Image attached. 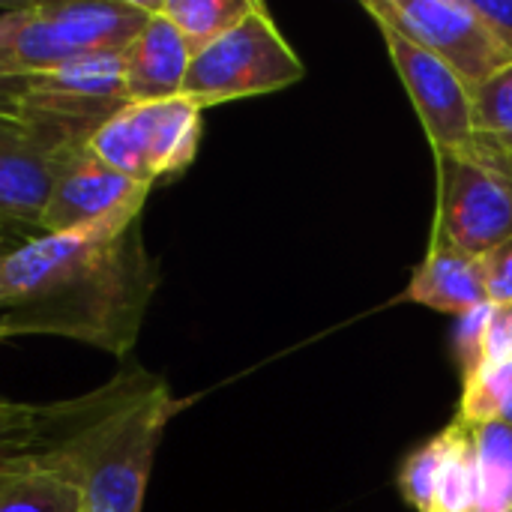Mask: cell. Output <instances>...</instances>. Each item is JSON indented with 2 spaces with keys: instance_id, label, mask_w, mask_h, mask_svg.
Wrapping results in <instances>:
<instances>
[{
  "instance_id": "cell-1",
  "label": "cell",
  "mask_w": 512,
  "mask_h": 512,
  "mask_svg": "<svg viewBox=\"0 0 512 512\" xmlns=\"http://www.w3.org/2000/svg\"><path fill=\"white\" fill-rule=\"evenodd\" d=\"M159 282L141 216L108 231L36 234L0 261V342L57 336L123 360Z\"/></svg>"
},
{
  "instance_id": "cell-2",
  "label": "cell",
  "mask_w": 512,
  "mask_h": 512,
  "mask_svg": "<svg viewBox=\"0 0 512 512\" xmlns=\"http://www.w3.org/2000/svg\"><path fill=\"white\" fill-rule=\"evenodd\" d=\"M186 408L162 375L126 363L102 387L51 405H9L0 462L51 471L84 495V512H141L156 450Z\"/></svg>"
},
{
  "instance_id": "cell-3",
  "label": "cell",
  "mask_w": 512,
  "mask_h": 512,
  "mask_svg": "<svg viewBox=\"0 0 512 512\" xmlns=\"http://www.w3.org/2000/svg\"><path fill=\"white\" fill-rule=\"evenodd\" d=\"M150 21V0H45L0 15V72L30 78L81 57L123 51Z\"/></svg>"
},
{
  "instance_id": "cell-4",
  "label": "cell",
  "mask_w": 512,
  "mask_h": 512,
  "mask_svg": "<svg viewBox=\"0 0 512 512\" xmlns=\"http://www.w3.org/2000/svg\"><path fill=\"white\" fill-rule=\"evenodd\" d=\"M126 105L123 51H114L24 78V93L18 96L12 117L48 144L81 153Z\"/></svg>"
},
{
  "instance_id": "cell-5",
  "label": "cell",
  "mask_w": 512,
  "mask_h": 512,
  "mask_svg": "<svg viewBox=\"0 0 512 512\" xmlns=\"http://www.w3.org/2000/svg\"><path fill=\"white\" fill-rule=\"evenodd\" d=\"M306 75L303 60L276 27L264 3L231 27L222 39L198 51L183 81V99L198 108L267 96L297 84Z\"/></svg>"
},
{
  "instance_id": "cell-6",
  "label": "cell",
  "mask_w": 512,
  "mask_h": 512,
  "mask_svg": "<svg viewBox=\"0 0 512 512\" xmlns=\"http://www.w3.org/2000/svg\"><path fill=\"white\" fill-rule=\"evenodd\" d=\"M204 108L177 96L126 105L90 141V150L123 177L153 189L180 177L198 156Z\"/></svg>"
},
{
  "instance_id": "cell-7",
  "label": "cell",
  "mask_w": 512,
  "mask_h": 512,
  "mask_svg": "<svg viewBox=\"0 0 512 512\" xmlns=\"http://www.w3.org/2000/svg\"><path fill=\"white\" fill-rule=\"evenodd\" d=\"M363 9L438 57L468 90L512 63L498 36L480 18L474 0H366Z\"/></svg>"
},
{
  "instance_id": "cell-8",
  "label": "cell",
  "mask_w": 512,
  "mask_h": 512,
  "mask_svg": "<svg viewBox=\"0 0 512 512\" xmlns=\"http://www.w3.org/2000/svg\"><path fill=\"white\" fill-rule=\"evenodd\" d=\"M438 216L432 243L483 258L512 237V171L435 153Z\"/></svg>"
},
{
  "instance_id": "cell-9",
  "label": "cell",
  "mask_w": 512,
  "mask_h": 512,
  "mask_svg": "<svg viewBox=\"0 0 512 512\" xmlns=\"http://www.w3.org/2000/svg\"><path fill=\"white\" fill-rule=\"evenodd\" d=\"M387 54L411 96V105L432 141L435 153H459L471 156L480 144L474 132V117H471V90L465 81L447 69L438 57L396 33L393 27L375 21Z\"/></svg>"
},
{
  "instance_id": "cell-10",
  "label": "cell",
  "mask_w": 512,
  "mask_h": 512,
  "mask_svg": "<svg viewBox=\"0 0 512 512\" xmlns=\"http://www.w3.org/2000/svg\"><path fill=\"white\" fill-rule=\"evenodd\" d=\"M150 192L153 189L108 168L87 147L63 168L39 219V234H84L123 228L144 213Z\"/></svg>"
},
{
  "instance_id": "cell-11",
  "label": "cell",
  "mask_w": 512,
  "mask_h": 512,
  "mask_svg": "<svg viewBox=\"0 0 512 512\" xmlns=\"http://www.w3.org/2000/svg\"><path fill=\"white\" fill-rule=\"evenodd\" d=\"M78 153H66L15 117H0V231L36 228L45 204Z\"/></svg>"
},
{
  "instance_id": "cell-12",
  "label": "cell",
  "mask_w": 512,
  "mask_h": 512,
  "mask_svg": "<svg viewBox=\"0 0 512 512\" xmlns=\"http://www.w3.org/2000/svg\"><path fill=\"white\" fill-rule=\"evenodd\" d=\"M192 63V51L186 48L177 27L153 9L144 30L123 48V81L129 105L168 102L183 96V81Z\"/></svg>"
},
{
  "instance_id": "cell-13",
  "label": "cell",
  "mask_w": 512,
  "mask_h": 512,
  "mask_svg": "<svg viewBox=\"0 0 512 512\" xmlns=\"http://www.w3.org/2000/svg\"><path fill=\"white\" fill-rule=\"evenodd\" d=\"M402 303H417L447 315H468L489 303L480 258L432 243L423 264L414 270L408 288L399 294Z\"/></svg>"
},
{
  "instance_id": "cell-14",
  "label": "cell",
  "mask_w": 512,
  "mask_h": 512,
  "mask_svg": "<svg viewBox=\"0 0 512 512\" xmlns=\"http://www.w3.org/2000/svg\"><path fill=\"white\" fill-rule=\"evenodd\" d=\"M0 512H84V495L51 471L0 462Z\"/></svg>"
},
{
  "instance_id": "cell-15",
  "label": "cell",
  "mask_w": 512,
  "mask_h": 512,
  "mask_svg": "<svg viewBox=\"0 0 512 512\" xmlns=\"http://www.w3.org/2000/svg\"><path fill=\"white\" fill-rule=\"evenodd\" d=\"M252 6L255 0H153V9L177 27L192 57L237 27Z\"/></svg>"
},
{
  "instance_id": "cell-16",
  "label": "cell",
  "mask_w": 512,
  "mask_h": 512,
  "mask_svg": "<svg viewBox=\"0 0 512 512\" xmlns=\"http://www.w3.org/2000/svg\"><path fill=\"white\" fill-rule=\"evenodd\" d=\"M471 429L480 480L477 512H512V426L489 420Z\"/></svg>"
},
{
  "instance_id": "cell-17",
  "label": "cell",
  "mask_w": 512,
  "mask_h": 512,
  "mask_svg": "<svg viewBox=\"0 0 512 512\" xmlns=\"http://www.w3.org/2000/svg\"><path fill=\"white\" fill-rule=\"evenodd\" d=\"M447 429H450V453L441 468L429 512H477L480 480H477L474 429L462 420H453Z\"/></svg>"
},
{
  "instance_id": "cell-18",
  "label": "cell",
  "mask_w": 512,
  "mask_h": 512,
  "mask_svg": "<svg viewBox=\"0 0 512 512\" xmlns=\"http://www.w3.org/2000/svg\"><path fill=\"white\" fill-rule=\"evenodd\" d=\"M474 132L512 153V63L471 90Z\"/></svg>"
},
{
  "instance_id": "cell-19",
  "label": "cell",
  "mask_w": 512,
  "mask_h": 512,
  "mask_svg": "<svg viewBox=\"0 0 512 512\" xmlns=\"http://www.w3.org/2000/svg\"><path fill=\"white\" fill-rule=\"evenodd\" d=\"M450 453V429H441L423 441L399 468V492L414 512H429L441 468Z\"/></svg>"
},
{
  "instance_id": "cell-20",
  "label": "cell",
  "mask_w": 512,
  "mask_h": 512,
  "mask_svg": "<svg viewBox=\"0 0 512 512\" xmlns=\"http://www.w3.org/2000/svg\"><path fill=\"white\" fill-rule=\"evenodd\" d=\"M489 306L492 303L462 315L456 330H453V360H456V369L462 375V384L468 378H474L486 366V318H489Z\"/></svg>"
},
{
  "instance_id": "cell-21",
  "label": "cell",
  "mask_w": 512,
  "mask_h": 512,
  "mask_svg": "<svg viewBox=\"0 0 512 512\" xmlns=\"http://www.w3.org/2000/svg\"><path fill=\"white\" fill-rule=\"evenodd\" d=\"M486 363H512V300L492 303L486 318Z\"/></svg>"
},
{
  "instance_id": "cell-22",
  "label": "cell",
  "mask_w": 512,
  "mask_h": 512,
  "mask_svg": "<svg viewBox=\"0 0 512 512\" xmlns=\"http://www.w3.org/2000/svg\"><path fill=\"white\" fill-rule=\"evenodd\" d=\"M483 267V279H486V291H489V303H510L512 300V237L507 243H501L498 249H492L489 255L480 258Z\"/></svg>"
},
{
  "instance_id": "cell-23",
  "label": "cell",
  "mask_w": 512,
  "mask_h": 512,
  "mask_svg": "<svg viewBox=\"0 0 512 512\" xmlns=\"http://www.w3.org/2000/svg\"><path fill=\"white\" fill-rule=\"evenodd\" d=\"M474 6L512 57V0H474Z\"/></svg>"
},
{
  "instance_id": "cell-24",
  "label": "cell",
  "mask_w": 512,
  "mask_h": 512,
  "mask_svg": "<svg viewBox=\"0 0 512 512\" xmlns=\"http://www.w3.org/2000/svg\"><path fill=\"white\" fill-rule=\"evenodd\" d=\"M21 93H24V78H12L0 72V117H12Z\"/></svg>"
},
{
  "instance_id": "cell-25",
  "label": "cell",
  "mask_w": 512,
  "mask_h": 512,
  "mask_svg": "<svg viewBox=\"0 0 512 512\" xmlns=\"http://www.w3.org/2000/svg\"><path fill=\"white\" fill-rule=\"evenodd\" d=\"M498 420H504L507 426H512V387H510V393H507V402H504L501 414H498Z\"/></svg>"
},
{
  "instance_id": "cell-26",
  "label": "cell",
  "mask_w": 512,
  "mask_h": 512,
  "mask_svg": "<svg viewBox=\"0 0 512 512\" xmlns=\"http://www.w3.org/2000/svg\"><path fill=\"white\" fill-rule=\"evenodd\" d=\"M9 249H12V246H9V243H6V234H3V231H0V261H3V255H6V252H9Z\"/></svg>"
},
{
  "instance_id": "cell-27",
  "label": "cell",
  "mask_w": 512,
  "mask_h": 512,
  "mask_svg": "<svg viewBox=\"0 0 512 512\" xmlns=\"http://www.w3.org/2000/svg\"><path fill=\"white\" fill-rule=\"evenodd\" d=\"M9 405H12V402H3V399H0V423H3L6 414H9Z\"/></svg>"
}]
</instances>
